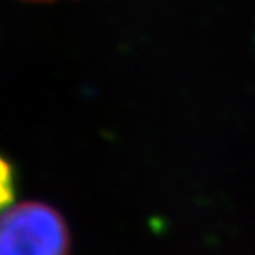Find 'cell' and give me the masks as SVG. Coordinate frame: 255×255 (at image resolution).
I'll return each mask as SVG.
<instances>
[{
    "label": "cell",
    "mask_w": 255,
    "mask_h": 255,
    "mask_svg": "<svg viewBox=\"0 0 255 255\" xmlns=\"http://www.w3.org/2000/svg\"><path fill=\"white\" fill-rule=\"evenodd\" d=\"M15 198V171L12 163L0 155V214L10 208Z\"/></svg>",
    "instance_id": "7a4b0ae2"
},
{
    "label": "cell",
    "mask_w": 255,
    "mask_h": 255,
    "mask_svg": "<svg viewBox=\"0 0 255 255\" xmlns=\"http://www.w3.org/2000/svg\"><path fill=\"white\" fill-rule=\"evenodd\" d=\"M69 231L55 208L28 201L0 214V255H68Z\"/></svg>",
    "instance_id": "6da1fadb"
},
{
    "label": "cell",
    "mask_w": 255,
    "mask_h": 255,
    "mask_svg": "<svg viewBox=\"0 0 255 255\" xmlns=\"http://www.w3.org/2000/svg\"><path fill=\"white\" fill-rule=\"evenodd\" d=\"M23 2H33V3H51V2H56V0H23Z\"/></svg>",
    "instance_id": "3957f363"
}]
</instances>
